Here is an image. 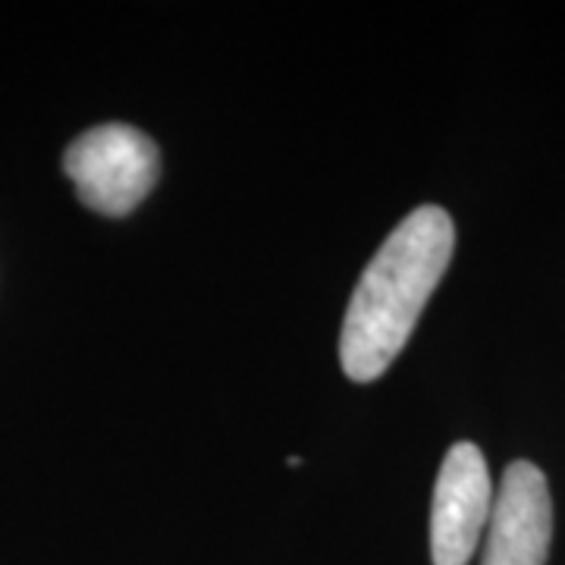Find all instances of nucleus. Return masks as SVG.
Returning a JSON list of instances; mask_svg holds the SVG:
<instances>
[{"mask_svg": "<svg viewBox=\"0 0 565 565\" xmlns=\"http://www.w3.org/2000/svg\"><path fill=\"white\" fill-rule=\"evenodd\" d=\"M452 248L456 226L437 204L412 211L386 236L345 308L340 362L349 381H377L403 352L424 305L444 280Z\"/></svg>", "mask_w": 565, "mask_h": 565, "instance_id": "f257e3e1", "label": "nucleus"}, {"mask_svg": "<svg viewBox=\"0 0 565 565\" xmlns=\"http://www.w3.org/2000/svg\"><path fill=\"white\" fill-rule=\"evenodd\" d=\"M63 170L73 180L85 207L122 217L145 202L161 173L158 145L126 122H107L82 132L63 154Z\"/></svg>", "mask_w": 565, "mask_h": 565, "instance_id": "f03ea898", "label": "nucleus"}, {"mask_svg": "<svg viewBox=\"0 0 565 565\" xmlns=\"http://www.w3.org/2000/svg\"><path fill=\"white\" fill-rule=\"evenodd\" d=\"M493 481L484 452L456 444L446 452L430 505V559L434 565H468L493 512Z\"/></svg>", "mask_w": 565, "mask_h": 565, "instance_id": "7ed1b4c3", "label": "nucleus"}, {"mask_svg": "<svg viewBox=\"0 0 565 565\" xmlns=\"http://www.w3.org/2000/svg\"><path fill=\"white\" fill-rule=\"evenodd\" d=\"M550 541L553 500L544 471L534 462H512L493 500L481 565H546Z\"/></svg>", "mask_w": 565, "mask_h": 565, "instance_id": "20e7f679", "label": "nucleus"}]
</instances>
